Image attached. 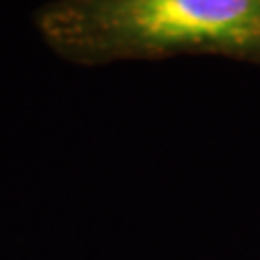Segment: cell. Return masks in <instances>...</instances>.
Segmentation results:
<instances>
[{"label": "cell", "instance_id": "obj_1", "mask_svg": "<svg viewBox=\"0 0 260 260\" xmlns=\"http://www.w3.org/2000/svg\"><path fill=\"white\" fill-rule=\"evenodd\" d=\"M35 28L76 65L217 54L260 65V0H52Z\"/></svg>", "mask_w": 260, "mask_h": 260}]
</instances>
